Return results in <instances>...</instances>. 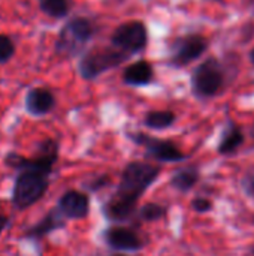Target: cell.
Returning <instances> with one entry per match:
<instances>
[{
  "instance_id": "obj_1",
  "label": "cell",
  "mask_w": 254,
  "mask_h": 256,
  "mask_svg": "<svg viewBox=\"0 0 254 256\" xmlns=\"http://www.w3.org/2000/svg\"><path fill=\"white\" fill-rule=\"evenodd\" d=\"M160 176V166L145 162L132 160L121 171V180L117 190L103 206V216L111 222L130 220L138 208L141 196Z\"/></svg>"
},
{
  "instance_id": "obj_2",
  "label": "cell",
  "mask_w": 254,
  "mask_h": 256,
  "mask_svg": "<svg viewBox=\"0 0 254 256\" xmlns=\"http://www.w3.org/2000/svg\"><path fill=\"white\" fill-rule=\"evenodd\" d=\"M94 33L96 26L91 20L85 16H75L69 20L58 32L54 51L60 58H72L78 54H82Z\"/></svg>"
},
{
  "instance_id": "obj_3",
  "label": "cell",
  "mask_w": 254,
  "mask_h": 256,
  "mask_svg": "<svg viewBox=\"0 0 254 256\" xmlns=\"http://www.w3.org/2000/svg\"><path fill=\"white\" fill-rule=\"evenodd\" d=\"M49 188V176L39 171H18L12 189V204L18 210H27L43 198Z\"/></svg>"
},
{
  "instance_id": "obj_4",
  "label": "cell",
  "mask_w": 254,
  "mask_h": 256,
  "mask_svg": "<svg viewBox=\"0 0 254 256\" xmlns=\"http://www.w3.org/2000/svg\"><path fill=\"white\" fill-rule=\"evenodd\" d=\"M130 56L117 50L115 46H97L84 52L78 62L79 75L85 81H93L105 72L118 68L121 63L129 60Z\"/></svg>"
},
{
  "instance_id": "obj_5",
  "label": "cell",
  "mask_w": 254,
  "mask_h": 256,
  "mask_svg": "<svg viewBox=\"0 0 254 256\" xmlns=\"http://www.w3.org/2000/svg\"><path fill=\"white\" fill-rule=\"evenodd\" d=\"M57 159H58V141L52 138H45L37 144V150L33 158H24L12 152L4 156V164L6 166L15 171L30 170V171H39L51 176Z\"/></svg>"
},
{
  "instance_id": "obj_6",
  "label": "cell",
  "mask_w": 254,
  "mask_h": 256,
  "mask_svg": "<svg viewBox=\"0 0 254 256\" xmlns=\"http://www.w3.org/2000/svg\"><path fill=\"white\" fill-rule=\"evenodd\" d=\"M225 86V68L216 58L210 57L199 63L192 74V90L199 99H210L220 93Z\"/></svg>"
},
{
  "instance_id": "obj_7",
  "label": "cell",
  "mask_w": 254,
  "mask_h": 256,
  "mask_svg": "<svg viewBox=\"0 0 254 256\" xmlns=\"http://www.w3.org/2000/svg\"><path fill=\"white\" fill-rule=\"evenodd\" d=\"M111 45L129 56L142 52L148 45V28L139 20L126 21L112 32Z\"/></svg>"
},
{
  "instance_id": "obj_8",
  "label": "cell",
  "mask_w": 254,
  "mask_h": 256,
  "mask_svg": "<svg viewBox=\"0 0 254 256\" xmlns=\"http://www.w3.org/2000/svg\"><path fill=\"white\" fill-rule=\"evenodd\" d=\"M208 39L199 33L178 36L171 44L169 63L174 68H184L198 60L208 50Z\"/></svg>"
},
{
  "instance_id": "obj_9",
  "label": "cell",
  "mask_w": 254,
  "mask_h": 256,
  "mask_svg": "<svg viewBox=\"0 0 254 256\" xmlns=\"http://www.w3.org/2000/svg\"><path fill=\"white\" fill-rule=\"evenodd\" d=\"M127 136L136 146L144 147L147 152V156L153 160H157V162H181L187 158L177 147V144H174L169 140L154 138V136H151L148 134H142V132H130V134H127Z\"/></svg>"
},
{
  "instance_id": "obj_10",
  "label": "cell",
  "mask_w": 254,
  "mask_h": 256,
  "mask_svg": "<svg viewBox=\"0 0 254 256\" xmlns=\"http://www.w3.org/2000/svg\"><path fill=\"white\" fill-rule=\"evenodd\" d=\"M105 244L118 252H138L145 246L141 236L127 226H111L103 231Z\"/></svg>"
},
{
  "instance_id": "obj_11",
  "label": "cell",
  "mask_w": 254,
  "mask_h": 256,
  "mask_svg": "<svg viewBox=\"0 0 254 256\" xmlns=\"http://www.w3.org/2000/svg\"><path fill=\"white\" fill-rule=\"evenodd\" d=\"M55 208L64 219H85L90 214V196L79 190H67L58 198Z\"/></svg>"
},
{
  "instance_id": "obj_12",
  "label": "cell",
  "mask_w": 254,
  "mask_h": 256,
  "mask_svg": "<svg viewBox=\"0 0 254 256\" xmlns=\"http://www.w3.org/2000/svg\"><path fill=\"white\" fill-rule=\"evenodd\" d=\"M55 96L49 88L34 87L30 88L24 99L25 111L33 117H43L49 114L55 106Z\"/></svg>"
},
{
  "instance_id": "obj_13",
  "label": "cell",
  "mask_w": 254,
  "mask_h": 256,
  "mask_svg": "<svg viewBox=\"0 0 254 256\" xmlns=\"http://www.w3.org/2000/svg\"><path fill=\"white\" fill-rule=\"evenodd\" d=\"M64 226H66V219L61 216V213L57 208H52L40 219V222L34 224L33 226H30L24 231V238L42 240L43 237H46V236L52 234L54 231L61 230Z\"/></svg>"
},
{
  "instance_id": "obj_14",
  "label": "cell",
  "mask_w": 254,
  "mask_h": 256,
  "mask_svg": "<svg viewBox=\"0 0 254 256\" xmlns=\"http://www.w3.org/2000/svg\"><path fill=\"white\" fill-rule=\"evenodd\" d=\"M121 80L126 86L144 87L154 80V69L147 60H138L123 70Z\"/></svg>"
},
{
  "instance_id": "obj_15",
  "label": "cell",
  "mask_w": 254,
  "mask_h": 256,
  "mask_svg": "<svg viewBox=\"0 0 254 256\" xmlns=\"http://www.w3.org/2000/svg\"><path fill=\"white\" fill-rule=\"evenodd\" d=\"M201 178V172L196 166H184V168H180L177 170L174 174H172V178H171V186L174 189H177L178 192H189L192 190Z\"/></svg>"
},
{
  "instance_id": "obj_16",
  "label": "cell",
  "mask_w": 254,
  "mask_h": 256,
  "mask_svg": "<svg viewBox=\"0 0 254 256\" xmlns=\"http://www.w3.org/2000/svg\"><path fill=\"white\" fill-rule=\"evenodd\" d=\"M243 142H244L243 130L235 123H229L222 135V140L219 144V153L220 154H232L243 146Z\"/></svg>"
},
{
  "instance_id": "obj_17",
  "label": "cell",
  "mask_w": 254,
  "mask_h": 256,
  "mask_svg": "<svg viewBox=\"0 0 254 256\" xmlns=\"http://www.w3.org/2000/svg\"><path fill=\"white\" fill-rule=\"evenodd\" d=\"M177 120V116L172 111H150L144 117V124L153 130H163L171 128Z\"/></svg>"
},
{
  "instance_id": "obj_18",
  "label": "cell",
  "mask_w": 254,
  "mask_h": 256,
  "mask_svg": "<svg viewBox=\"0 0 254 256\" xmlns=\"http://www.w3.org/2000/svg\"><path fill=\"white\" fill-rule=\"evenodd\" d=\"M39 9L51 18H64L69 14V0H37Z\"/></svg>"
},
{
  "instance_id": "obj_19",
  "label": "cell",
  "mask_w": 254,
  "mask_h": 256,
  "mask_svg": "<svg viewBox=\"0 0 254 256\" xmlns=\"http://www.w3.org/2000/svg\"><path fill=\"white\" fill-rule=\"evenodd\" d=\"M168 208L162 204L157 202H147L145 206H142L138 212V218L142 222H156L160 220L166 216Z\"/></svg>"
},
{
  "instance_id": "obj_20",
  "label": "cell",
  "mask_w": 254,
  "mask_h": 256,
  "mask_svg": "<svg viewBox=\"0 0 254 256\" xmlns=\"http://www.w3.org/2000/svg\"><path fill=\"white\" fill-rule=\"evenodd\" d=\"M15 54V44L13 40L7 36L0 33V64L7 63Z\"/></svg>"
},
{
  "instance_id": "obj_21",
  "label": "cell",
  "mask_w": 254,
  "mask_h": 256,
  "mask_svg": "<svg viewBox=\"0 0 254 256\" xmlns=\"http://www.w3.org/2000/svg\"><path fill=\"white\" fill-rule=\"evenodd\" d=\"M192 208L198 213H208L213 210V202L207 198H195L192 201Z\"/></svg>"
},
{
  "instance_id": "obj_22",
  "label": "cell",
  "mask_w": 254,
  "mask_h": 256,
  "mask_svg": "<svg viewBox=\"0 0 254 256\" xmlns=\"http://www.w3.org/2000/svg\"><path fill=\"white\" fill-rule=\"evenodd\" d=\"M109 183H111V178H109L108 176H99V177H96L91 183H88L87 186H88L93 192H97V190L106 188Z\"/></svg>"
},
{
  "instance_id": "obj_23",
  "label": "cell",
  "mask_w": 254,
  "mask_h": 256,
  "mask_svg": "<svg viewBox=\"0 0 254 256\" xmlns=\"http://www.w3.org/2000/svg\"><path fill=\"white\" fill-rule=\"evenodd\" d=\"M7 225H9V218H7V214L4 213V210H3V207L0 204V236L6 230Z\"/></svg>"
},
{
  "instance_id": "obj_24",
  "label": "cell",
  "mask_w": 254,
  "mask_h": 256,
  "mask_svg": "<svg viewBox=\"0 0 254 256\" xmlns=\"http://www.w3.org/2000/svg\"><path fill=\"white\" fill-rule=\"evenodd\" d=\"M250 60H252V63L254 64V46H253V50L250 51Z\"/></svg>"
},
{
  "instance_id": "obj_25",
  "label": "cell",
  "mask_w": 254,
  "mask_h": 256,
  "mask_svg": "<svg viewBox=\"0 0 254 256\" xmlns=\"http://www.w3.org/2000/svg\"><path fill=\"white\" fill-rule=\"evenodd\" d=\"M252 135H253V138H254V126H253V130H252Z\"/></svg>"
},
{
  "instance_id": "obj_26",
  "label": "cell",
  "mask_w": 254,
  "mask_h": 256,
  "mask_svg": "<svg viewBox=\"0 0 254 256\" xmlns=\"http://www.w3.org/2000/svg\"><path fill=\"white\" fill-rule=\"evenodd\" d=\"M252 254H253V256H254V246H253V249H252Z\"/></svg>"
},
{
  "instance_id": "obj_27",
  "label": "cell",
  "mask_w": 254,
  "mask_h": 256,
  "mask_svg": "<svg viewBox=\"0 0 254 256\" xmlns=\"http://www.w3.org/2000/svg\"><path fill=\"white\" fill-rule=\"evenodd\" d=\"M252 186H253V192H254V182H253V184H252Z\"/></svg>"
},
{
  "instance_id": "obj_28",
  "label": "cell",
  "mask_w": 254,
  "mask_h": 256,
  "mask_svg": "<svg viewBox=\"0 0 254 256\" xmlns=\"http://www.w3.org/2000/svg\"><path fill=\"white\" fill-rule=\"evenodd\" d=\"M114 256H126V255H114Z\"/></svg>"
}]
</instances>
